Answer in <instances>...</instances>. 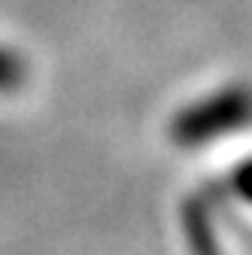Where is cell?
Listing matches in <instances>:
<instances>
[{"instance_id": "cell-2", "label": "cell", "mask_w": 252, "mask_h": 255, "mask_svg": "<svg viewBox=\"0 0 252 255\" xmlns=\"http://www.w3.org/2000/svg\"><path fill=\"white\" fill-rule=\"evenodd\" d=\"M24 61L0 46V91H15L21 82H24Z\"/></svg>"}, {"instance_id": "cell-3", "label": "cell", "mask_w": 252, "mask_h": 255, "mask_svg": "<svg viewBox=\"0 0 252 255\" xmlns=\"http://www.w3.org/2000/svg\"><path fill=\"white\" fill-rule=\"evenodd\" d=\"M234 191H240L246 201H252V161L246 167L234 170Z\"/></svg>"}, {"instance_id": "cell-1", "label": "cell", "mask_w": 252, "mask_h": 255, "mask_svg": "<svg viewBox=\"0 0 252 255\" xmlns=\"http://www.w3.org/2000/svg\"><path fill=\"white\" fill-rule=\"evenodd\" d=\"M249 122H252V91L222 88L219 94H210L195 107L182 110L170 125V134L179 146H204L228 131L246 128Z\"/></svg>"}]
</instances>
